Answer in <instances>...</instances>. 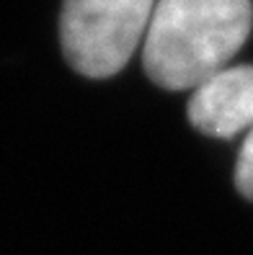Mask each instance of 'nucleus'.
I'll return each mask as SVG.
<instances>
[{
  "label": "nucleus",
  "mask_w": 253,
  "mask_h": 255,
  "mask_svg": "<svg viewBox=\"0 0 253 255\" xmlns=\"http://www.w3.org/2000/svg\"><path fill=\"white\" fill-rule=\"evenodd\" d=\"M155 0H65L59 44L67 65L85 78H111L145 39Z\"/></svg>",
  "instance_id": "obj_2"
},
{
  "label": "nucleus",
  "mask_w": 253,
  "mask_h": 255,
  "mask_svg": "<svg viewBox=\"0 0 253 255\" xmlns=\"http://www.w3.org/2000/svg\"><path fill=\"white\" fill-rule=\"evenodd\" d=\"M251 26V0H158L142 39V67L160 88H197L230 67Z\"/></svg>",
  "instance_id": "obj_1"
},
{
  "label": "nucleus",
  "mask_w": 253,
  "mask_h": 255,
  "mask_svg": "<svg viewBox=\"0 0 253 255\" xmlns=\"http://www.w3.org/2000/svg\"><path fill=\"white\" fill-rule=\"evenodd\" d=\"M194 129L207 137L230 139L253 129V67L235 65L194 88L186 106Z\"/></svg>",
  "instance_id": "obj_3"
},
{
  "label": "nucleus",
  "mask_w": 253,
  "mask_h": 255,
  "mask_svg": "<svg viewBox=\"0 0 253 255\" xmlns=\"http://www.w3.org/2000/svg\"><path fill=\"white\" fill-rule=\"evenodd\" d=\"M235 186L248 201H253V129L243 139L241 155L235 162Z\"/></svg>",
  "instance_id": "obj_4"
}]
</instances>
